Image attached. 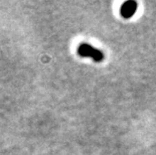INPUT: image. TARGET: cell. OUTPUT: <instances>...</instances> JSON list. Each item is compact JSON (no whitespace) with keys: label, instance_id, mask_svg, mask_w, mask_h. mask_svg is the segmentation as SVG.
Wrapping results in <instances>:
<instances>
[{"label":"cell","instance_id":"7a4b0ae2","mask_svg":"<svg viewBox=\"0 0 156 155\" xmlns=\"http://www.w3.org/2000/svg\"><path fill=\"white\" fill-rule=\"evenodd\" d=\"M137 10V3L135 1L125 2L121 7V15L124 18H130Z\"/></svg>","mask_w":156,"mask_h":155},{"label":"cell","instance_id":"6da1fadb","mask_svg":"<svg viewBox=\"0 0 156 155\" xmlns=\"http://www.w3.org/2000/svg\"><path fill=\"white\" fill-rule=\"evenodd\" d=\"M78 54L81 57L92 58L95 62H102L104 60V54L88 44H82L80 45L78 48Z\"/></svg>","mask_w":156,"mask_h":155}]
</instances>
